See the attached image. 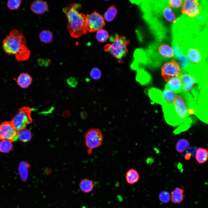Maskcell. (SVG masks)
I'll use <instances>...</instances> for the list:
<instances>
[{"instance_id": "1", "label": "cell", "mask_w": 208, "mask_h": 208, "mask_svg": "<svg viewBox=\"0 0 208 208\" xmlns=\"http://www.w3.org/2000/svg\"><path fill=\"white\" fill-rule=\"evenodd\" d=\"M161 105L165 120L169 125L176 127L187 122L190 114L181 95H177L172 104Z\"/></svg>"}, {"instance_id": "2", "label": "cell", "mask_w": 208, "mask_h": 208, "mask_svg": "<svg viewBox=\"0 0 208 208\" xmlns=\"http://www.w3.org/2000/svg\"><path fill=\"white\" fill-rule=\"evenodd\" d=\"M81 7L80 4L76 3H71L63 10L68 19L67 29L70 35L75 38L86 34L87 31L86 16L79 11Z\"/></svg>"}, {"instance_id": "3", "label": "cell", "mask_w": 208, "mask_h": 208, "mask_svg": "<svg viewBox=\"0 0 208 208\" xmlns=\"http://www.w3.org/2000/svg\"><path fill=\"white\" fill-rule=\"evenodd\" d=\"M26 40L23 33L14 29L3 40L2 47L7 54L15 55L26 46Z\"/></svg>"}, {"instance_id": "4", "label": "cell", "mask_w": 208, "mask_h": 208, "mask_svg": "<svg viewBox=\"0 0 208 208\" xmlns=\"http://www.w3.org/2000/svg\"><path fill=\"white\" fill-rule=\"evenodd\" d=\"M111 42L105 46V50L119 62H122L123 59L127 53V46L128 43L127 39L125 36L117 35Z\"/></svg>"}, {"instance_id": "5", "label": "cell", "mask_w": 208, "mask_h": 208, "mask_svg": "<svg viewBox=\"0 0 208 208\" xmlns=\"http://www.w3.org/2000/svg\"><path fill=\"white\" fill-rule=\"evenodd\" d=\"M84 137L88 154L92 153L93 150L102 145L103 136L101 131L98 128L89 129L85 133Z\"/></svg>"}, {"instance_id": "6", "label": "cell", "mask_w": 208, "mask_h": 208, "mask_svg": "<svg viewBox=\"0 0 208 208\" xmlns=\"http://www.w3.org/2000/svg\"><path fill=\"white\" fill-rule=\"evenodd\" d=\"M31 113L29 107H23L11 121L18 131L25 129L27 125L32 122Z\"/></svg>"}, {"instance_id": "7", "label": "cell", "mask_w": 208, "mask_h": 208, "mask_svg": "<svg viewBox=\"0 0 208 208\" xmlns=\"http://www.w3.org/2000/svg\"><path fill=\"white\" fill-rule=\"evenodd\" d=\"M181 68L178 62L174 60L168 61L162 66L161 75L166 82L171 78L178 77L181 74Z\"/></svg>"}, {"instance_id": "8", "label": "cell", "mask_w": 208, "mask_h": 208, "mask_svg": "<svg viewBox=\"0 0 208 208\" xmlns=\"http://www.w3.org/2000/svg\"><path fill=\"white\" fill-rule=\"evenodd\" d=\"M202 8L199 0H183L180 11L183 15L190 18H194L201 14Z\"/></svg>"}, {"instance_id": "9", "label": "cell", "mask_w": 208, "mask_h": 208, "mask_svg": "<svg viewBox=\"0 0 208 208\" xmlns=\"http://www.w3.org/2000/svg\"><path fill=\"white\" fill-rule=\"evenodd\" d=\"M185 54L191 64L199 65L206 64V55L197 46L191 44L186 48Z\"/></svg>"}, {"instance_id": "10", "label": "cell", "mask_w": 208, "mask_h": 208, "mask_svg": "<svg viewBox=\"0 0 208 208\" xmlns=\"http://www.w3.org/2000/svg\"><path fill=\"white\" fill-rule=\"evenodd\" d=\"M86 16V25L87 31H97L102 29L105 24L103 17L96 12Z\"/></svg>"}, {"instance_id": "11", "label": "cell", "mask_w": 208, "mask_h": 208, "mask_svg": "<svg viewBox=\"0 0 208 208\" xmlns=\"http://www.w3.org/2000/svg\"><path fill=\"white\" fill-rule=\"evenodd\" d=\"M18 139V131L11 121H6L0 125V140H8L13 142Z\"/></svg>"}, {"instance_id": "12", "label": "cell", "mask_w": 208, "mask_h": 208, "mask_svg": "<svg viewBox=\"0 0 208 208\" xmlns=\"http://www.w3.org/2000/svg\"><path fill=\"white\" fill-rule=\"evenodd\" d=\"M167 83L165 87L171 90L176 94L181 93L183 92L182 83L180 76L171 78Z\"/></svg>"}, {"instance_id": "13", "label": "cell", "mask_w": 208, "mask_h": 208, "mask_svg": "<svg viewBox=\"0 0 208 208\" xmlns=\"http://www.w3.org/2000/svg\"><path fill=\"white\" fill-rule=\"evenodd\" d=\"M31 10L34 13L42 14L47 11L49 8L48 5L45 1L40 0H36L31 4Z\"/></svg>"}, {"instance_id": "14", "label": "cell", "mask_w": 208, "mask_h": 208, "mask_svg": "<svg viewBox=\"0 0 208 208\" xmlns=\"http://www.w3.org/2000/svg\"><path fill=\"white\" fill-rule=\"evenodd\" d=\"M161 13L164 19L168 22L174 23L176 22L177 18L174 10L167 4L162 7Z\"/></svg>"}, {"instance_id": "15", "label": "cell", "mask_w": 208, "mask_h": 208, "mask_svg": "<svg viewBox=\"0 0 208 208\" xmlns=\"http://www.w3.org/2000/svg\"><path fill=\"white\" fill-rule=\"evenodd\" d=\"M157 52L161 57L165 59H170L174 57V51L172 47L166 44L160 45L158 47Z\"/></svg>"}, {"instance_id": "16", "label": "cell", "mask_w": 208, "mask_h": 208, "mask_svg": "<svg viewBox=\"0 0 208 208\" xmlns=\"http://www.w3.org/2000/svg\"><path fill=\"white\" fill-rule=\"evenodd\" d=\"M136 70L135 79L137 82L143 85H146L150 82L151 77L147 72L141 68H138Z\"/></svg>"}, {"instance_id": "17", "label": "cell", "mask_w": 208, "mask_h": 208, "mask_svg": "<svg viewBox=\"0 0 208 208\" xmlns=\"http://www.w3.org/2000/svg\"><path fill=\"white\" fill-rule=\"evenodd\" d=\"M18 85L22 88H26L31 83L32 79L28 73H22L20 74L16 80Z\"/></svg>"}, {"instance_id": "18", "label": "cell", "mask_w": 208, "mask_h": 208, "mask_svg": "<svg viewBox=\"0 0 208 208\" xmlns=\"http://www.w3.org/2000/svg\"><path fill=\"white\" fill-rule=\"evenodd\" d=\"M162 92L155 88H152L148 90V94L150 99L154 102L162 105Z\"/></svg>"}, {"instance_id": "19", "label": "cell", "mask_w": 208, "mask_h": 208, "mask_svg": "<svg viewBox=\"0 0 208 208\" xmlns=\"http://www.w3.org/2000/svg\"><path fill=\"white\" fill-rule=\"evenodd\" d=\"M183 188L176 187L171 192V200L174 203H180L184 199Z\"/></svg>"}, {"instance_id": "20", "label": "cell", "mask_w": 208, "mask_h": 208, "mask_svg": "<svg viewBox=\"0 0 208 208\" xmlns=\"http://www.w3.org/2000/svg\"><path fill=\"white\" fill-rule=\"evenodd\" d=\"M196 160L199 164L205 163L208 159V151L205 148L199 147L197 148L194 154Z\"/></svg>"}, {"instance_id": "21", "label": "cell", "mask_w": 208, "mask_h": 208, "mask_svg": "<svg viewBox=\"0 0 208 208\" xmlns=\"http://www.w3.org/2000/svg\"><path fill=\"white\" fill-rule=\"evenodd\" d=\"M177 94L170 89L165 87L162 92L163 104H171L173 103Z\"/></svg>"}, {"instance_id": "22", "label": "cell", "mask_w": 208, "mask_h": 208, "mask_svg": "<svg viewBox=\"0 0 208 208\" xmlns=\"http://www.w3.org/2000/svg\"><path fill=\"white\" fill-rule=\"evenodd\" d=\"M125 177L128 183L130 184H133L138 182L140 176L136 170L131 168L127 172Z\"/></svg>"}, {"instance_id": "23", "label": "cell", "mask_w": 208, "mask_h": 208, "mask_svg": "<svg viewBox=\"0 0 208 208\" xmlns=\"http://www.w3.org/2000/svg\"><path fill=\"white\" fill-rule=\"evenodd\" d=\"M79 186L82 192L85 193H88L93 190L94 184L92 180L84 179L81 181L79 183Z\"/></svg>"}, {"instance_id": "24", "label": "cell", "mask_w": 208, "mask_h": 208, "mask_svg": "<svg viewBox=\"0 0 208 208\" xmlns=\"http://www.w3.org/2000/svg\"><path fill=\"white\" fill-rule=\"evenodd\" d=\"M30 55L29 49L25 46L15 55L17 61L22 62L28 60L29 58Z\"/></svg>"}, {"instance_id": "25", "label": "cell", "mask_w": 208, "mask_h": 208, "mask_svg": "<svg viewBox=\"0 0 208 208\" xmlns=\"http://www.w3.org/2000/svg\"><path fill=\"white\" fill-rule=\"evenodd\" d=\"M29 164L26 161H22L19 164L18 170L21 178L23 181L25 180L27 177Z\"/></svg>"}, {"instance_id": "26", "label": "cell", "mask_w": 208, "mask_h": 208, "mask_svg": "<svg viewBox=\"0 0 208 208\" xmlns=\"http://www.w3.org/2000/svg\"><path fill=\"white\" fill-rule=\"evenodd\" d=\"M18 137L20 141L26 142L31 139L32 133L30 130L25 129L18 131Z\"/></svg>"}, {"instance_id": "27", "label": "cell", "mask_w": 208, "mask_h": 208, "mask_svg": "<svg viewBox=\"0 0 208 208\" xmlns=\"http://www.w3.org/2000/svg\"><path fill=\"white\" fill-rule=\"evenodd\" d=\"M117 11L116 8L112 6L109 7L104 14L103 18L107 22L112 21L116 17L117 14Z\"/></svg>"}, {"instance_id": "28", "label": "cell", "mask_w": 208, "mask_h": 208, "mask_svg": "<svg viewBox=\"0 0 208 208\" xmlns=\"http://www.w3.org/2000/svg\"><path fill=\"white\" fill-rule=\"evenodd\" d=\"M40 40L45 43H51L53 40V36L52 32L48 30L42 31L39 34Z\"/></svg>"}, {"instance_id": "29", "label": "cell", "mask_w": 208, "mask_h": 208, "mask_svg": "<svg viewBox=\"0 0 208 208\" xmlns=\"http://www.w3.org/2000/svg\"><path fill=\"white\" fill-rule=\"evenodd\" d=\"M189 146V143L187 140L182 138L179 139L177 142L176 149L178 152L182 153L188 148Z\"/></svg>"}, {"instance_id": "30", "label": "cell", "mask_w": 208, "mask_h": 208, "mask_svg": "<svg viewBox=\"0 0 208 208\" xmlns=\"http://www.w3.org/2000/svg\"><path fill=\"white\" fill-rule=\"evenodd\" d=\"M12 142L8 140H1L0 142V152H9L13 148Z\"/></svg>"}, {"instance_id": "31", "label": "cell", "mask_w": 208, "mask_h": 208, "mask_svg": "<svg viewBox=\"0 0 208 208\" xmlns=\"http://www.w3.org/2000/svg\"><path fill=\"white\" fill-rule=\"evenodd\" d=\"M177 59L180 65L181 70H186L191 64L189 59L185 54Z\"/></svg>"}, {"instance_id": "32", "label": "cell", "mask_w": 208, "mask_h": 208, "mask_svg": "<svg viewBox=\"0 0 208 208\" xmlns=\"http://www.w3.org/2000/svg\"><path fill=\"white\" fill-rule=\"evenodd\" d=\"M96 36L98 41L104 42L107 40L109 37V35L106 30L102 29L96 31Z\"/></svg>"}, {"instance_id": "33", "label": "cell", "mask_w": 208, "mask_h": 208, "mask_svg": "<svg viewBox=\"0 0 208 208\" xmlns=\"http://www.w3.org/2000/svg\"><path fill=\"white\" fill-rule=\"evenodd\" d=\"M172 47L174 51V56L176 59L185 54L183 47L179 43L177 42L174 43Z\"/></svg>"}, {"instance_id": "34", "label": "cell", "mask_w": 208, "mask_h": 208, "mask_svg": "<svg viewBox=\"0 0 208 208\" xmlns=\"http://www.w3.org/2000/svg\"><path fill=\"white\" fill-rule=\"evenodd\" d=\"M183 2L182 0H168L167 1V3L173 10L181 8Z\"/></svg>"}, {"instance_id": "35", "label": "cell", "mask_w": 208, "mask_h": 208, "mask_svg": "<svg viewBox=\"0 0 208 208\" xmlns=\"http://www.w3.org/2000/svg\"><path fill=\"white\" fill-rule=\"evenodd\" d=\"M21 3L22 1L20 0H9L7 2V6L10 10H17L19 8Z\"/></svg>"}, {"instance_id": "36", "label": "cell", "mask_w": 208, "mask_h": 208, "mask_svg": "<svg viewBox=\"0 0 208 208\" xmlns=\"http://www.w3.org/2000/svg\"><path fill=\"white\" fill-rule=\"evenodd\" d=\"M159 198L161 202L166 203H168L171 199L170 194L168 192L164 191L160 193Z\"/></svg>"}, {"instance_id": "37", "label": "cell", "mask_w": 208, "mask_h": 208, "mask_svg": "<svg viewBox=\"0 0 208 208\" xmlns=\"http://www.w3.org/2000/svg\"><path fill=\"white\" fill-rule=\"evenodd\" d=\"M90 75V77L93 79L98 80L101 77L102 73L101 70L99 68L94 67L91 70Z\"/></svg>"}, {"instance_id": "38", "label": "cell", "mask_w": 208, "mask_h": 208, "mask_svg": "<svg viewBox=\"0 0 208 208\" xmlns=\"http://www.w3.org/2000/svg\"><path fill=\"white\" fill-rule=\"evenodd\" d=\"M68 85L72 88H75L78 84V82L76 79L73 77H70L66 80Z\"/></svg>"}, {"instance_id": "39", "label": "cell", "mask_w": 208, "mask_h": 208, "mask_svg": "<svg viewBox=\"0 0 208 208\" xmlns=\"http://www.w3.org/2000/svg\"><path fill=\"white\" fill-rule=\"evenodd\" d=\"M38 61L39 64L40 66H44L45 67L48 66L51 63V61L49 59H39Z\"/></svg>"}, {"instance_id": "40", "label": "cell", "mask_w": 208, "mask_h": 208, "mask_svg": "<svg viewBox=\"0 0 208 208\" xmlns=\"http://www.w3.org/2000/svg\"><path fill=\"white\" fill-rule=\"evenodd\" d=\"M192 155V154L189 152H186L184 155V157L186 160H188L191 158Z\"/></svg>"}, {"instance_id": "41", "label": "cell", "mask_w": 208, "mask_h": 208, "mask_svg": "<svg viewBox=\"0 0 208 208\" xmlns=\"http://www.w3.org/2000/svg\"><path fill=\"white\" fill-rule=\"evenodd\" d=\"M70 114V112L69 110H66V111H65L63 113V114L65 116L67 115H69Z\"/></svg>"}]
</instances>
